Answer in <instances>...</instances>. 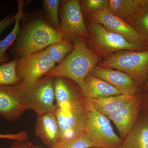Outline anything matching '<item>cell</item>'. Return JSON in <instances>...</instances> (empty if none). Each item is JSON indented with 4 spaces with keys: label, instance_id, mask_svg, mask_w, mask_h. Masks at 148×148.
Wrapping results in <instances>:
<instances>
[{
    "label": "cell",
    "instance_id": "obj_21",
    "mask_svg": "<svg viewBox=\"0 0 148 148\" xmlns=\"http://www.w3.org/2000/svg\"><path fill=\"white\" fill-rule=\"evenodd\" d=\"M73 48V43L63 39L53 43L44 50L56 64H59L66 56L71 52Z\"/></svg>",
    "mask_w": 148,
    "mask_h": 148
},
{
    "label": "cell",
    "instance_id": "obj_27",
    "mask_svg": "<svg viewBox=\"0 0 148 148\" xmlns=\"http://www.w3.org/2000/svg\"><path fill=\"white\" fill-rule=\"evenodd\" d=\"M0 139H8L12 140H28V133L26 131H21L14 134H1Z\"/></svg>",
    "mask_w": 148,
    "mask_h": 148
},
{
    "label": "cell",
    "instance_id": "obj_10",
    "mask_svg": "<svg viewBox=\"0 0 148 148\" xmlns=\"http://www.w3.org/2000/svg\"><path fill=\"white\" fill-rule=\"evenodd\" d=\"M91 17L94 23L101 24L111 32L121 35L130 42L148 46L131 25L114 15L109 9L92 13Z\"/></svg>",
    "mask_w": 148,
    "mask_h": 148
},
{
    "label": "cell",
    "instance_id": "obj_16",
    "mask_svg": "<svg viewBox=\"0 0 148 148\" xmlns=\"http://www.w3.org/2000/svg\"><path fill=\"white\" fill-rule=\"evenodd\" d=\"M80 89L84 96L88 99H99L122 94L112 86L90 74L85 78Z\"/></svg>",
    "mask_w": 148,
    "mask_h": 148
},
{
    "label": "cell",
    "instance_id": "obj_14",
    "mask_svg": "<svg viewBox=\"0 0 148 148\" xmlns=\"http://www.w3.org/2000/svg\"><path fill=\"white\" fill-rule=\"evenodd\" d=\"M37 136L48 148H53L61 138V130L54 112L38 116L36 123Z\"/></svg>",
    "mask_w": 148,
    "mask_h": 148
},
{
    "label": "cell",
    "instance_id": "obj_31",
    "mask_svg": "<svg viewBox=\"0 0 148 148\" xmlns=\"http://www.w3.org/2000/svg\"><path fill=\"white\" fill-rule=\"evenodd\" d=\"M89 148H99L96 147H90Z\"/></svg>",
    "mask_w": 148,
    "mask_h": 148
},
{
    "label": "cell",
    "instance_id": "obj_19",
    "mask_svg": "<svg viewBox=\"0 0 148 148\" xmlns=\"http://www.w3.org/2000/svg\"><path fill=\"white\" fill-rule=\"evenodd\" d=\"M133 96L120 94L99 99H88L99 113L108 118L121 108Z\"/></svg>",
    "mask_w": 148,
    "mask_h": 148
},
{
    "label": "cell",
    "instance_id": "obj_11",
    "mask_svg": "<svg viewBox=\"0 0 148 148\" xmlns=\"http://www.w3.org/2000/svg\"><path fill=\"white\" fill-rule=\"evenodd\" d=\"M90 74L108 82L123 95L132 96L139 92V85L130 76L121 71L97 66Z\"/></svg>",
    "mask_w": 148,
    "mask_h": 148
},
{
    "label": "cell",
    "instance_id": "obj_28",
    "mask_svg": "<svg viewBox=\"0 0 148 148\" xmlns=\"http://www.w3.org/2000/svg\"><path fill=\"white\" fill-rule=\"evenodd\" d=\"M8 148H45L26 140H13V143Z\"/></svg>",
    "mask_w": 148,
    "mask_h": 148
},
{
    "label": "cell",
    "instance_id": "obj_26",
    "mask_svg": "<svg viewBox=\"0 0 148 148\" xmlns=\"http://www.w3.org/2000/svg\"><path fill=\"white\" fill-rule=\"evenodd\" d=\"M109 0H84L80 2L82 9L85 12L92 14L109 9Z\"/></svg>",
    "mask_w": 148,
    "mask_h": 148
},
{
    "label": "cell",
    "instance_id": "obj_4",
    "mask_svg": "<svg viewBox=\"0 0 148 148\" xmlns=\"http://www.w3.org/2000/svg\"><path fill=\"white\" fill-rule=\"evenodd\" d=\"M84 101L86 110L84 133L93 147L121 148L123 140L114 132L109 119L99 113L88 98L84 97Z\"/></svg>",
    "mask_w": 148,
    "mask_h": 148
},
{
    "label": "cell",
    "instance_id": "obj_12",
    "mask_svg": "<svg viewBox=\"0 0 148 148\" xmlns=\"http://www.w3.org/2000/svg\"><path fill=\"white\" fill-rule=\"evenodd\" d=\"M140 106V98L136 94L121 108L108 117L115 125L123 140L137 121Z\"/></svg>",
    "mask_w": 148,
    "mask_h": 148
},
{
    "label": "cell",
    "instance_id": "obj_17",
    "mask_svg": "<svg viewBox=\"0 0 148 148\" xmlns=\"http://www.w3.org/2000/svg\"><path fill=\"white\" fill-rule=\"evenodd\" d=\"M109 10L128 23L145 7L148 0H109Z\"/></svg>",
    "mask_w": 148,
    "mask_h": 148
},
{
    "label": "cell",
    "instance_id": "obj_23",
    "mask_svg": "<svg viewBox=\"0 0 148 148\" xmlns=\"http://www.w3.org/2000/svg\"><path fill=\"white\" fill-rule=\"evenodd\" d=\"M59 0H44L43 7L45 12L48 24L53 29L59 31L60 21L59 19Z\"/></svg>",
    "mask_w": 148,
    "mask_h": 148
},
{
    "label": "cell",
    "instance_id": "obj_24",
    "mask_svg": "<svg viewBox=\"0 0 148 148\" xmlns=\"http://www.w3.org/2000/svg\"><path fill=\"white\" fill-rule=\"evenodd\" d=\"M128 23L148 44V2L140 13Z\"/></svg>",
    "mask_w": 148,
    "mask_h": 148
},
{
    "label": "cell",
    "instance_id": "obj_1",
    "mask_svg": "<svg viewBox=\"0 0 148 148\" xmlns=\"http://www.w3.org/2000/svg\"><path fill=\"white\" fill-rule=\"evenodd\" d=\"M73 43L74 48L71 52L44 77L66 78L76 83L81 88L85 78L101 62L102 57L88 47L84 38H78Z\"/></svg>",
    "mask_w": 148,
    "mask_h": 148
},
{
    "label": "cell",
    "instance_id": "obj_8",
    "mask_svg": "<svg viewBox=\"0 0 148 148\" xmlns=\"http://www.w3.org/2000/svg\"><path fill=\"white\" fill-rule=\"evenodd\" d=\"M84 96L68 108H56L54 112L58 121L61 138H71L84 133L86 110Z\"/></svg>",
    "mask_w": 148,
    "mask_h": 148
},
{
    "label": "cell",
    "instance_id": "obj_29",
    "mask_svg": "<svg viewBox=\"0 0 148 148\" xmlns=\"http://www.w3.org/2000/svg\"><path fill=\"white\" fill-rule=\"evenodd\" d=\"M15 21V16L9 15L0 21V36Z\"/></svg>",
    "mask_w": 148,
    "mask_h": 148
},
{
    "label": "cell",
    "instance_id": "obj_22",
    "mask_svg": "<svg viewBox=\"0 0 148 148\" xmlns=\"http://www.w3.org/2000/svg\"><path fill=\"white\" fill-rule=\"evenodd\" d=\"M16 58L0 65V86H12L18 84L19 79L16 73Z\"/></svg>",
    "mask_w": 148,
    "mask_h": 148
},
{
    "label": "cell",
    "instance_id": "obj_18",
    "mask_svg": "<svg viewBox=\"0 0 148 148\" xmlns=\"http://www.w3.org/2000/svg\"><path fill=\"white\" fill-rule=\"evenodd\" d=\"M121 148H148V118L137 121Z\"/></svg>",
    "mask_w": 148,
    "mask_h": 148
},
{
    "label": "cell",
    "instance_id": "obj_9",
    "mask_svg": "<svg viewBox=\"0 0 148 148\" xmlns=\"http://www.w3.org/2000/svg\"><path fill=\"white\" fill-rule=\"evenodd\" d=\"M91 30L97 49L103 55L108 57L121 51L148 49V46L130 42L123 36L111 32L101 24L93 23L91 26Z\"/></svg>",
    "mask_w": 148,
    "mask_h": 148
},
{
    "label": "cell",
    "instance_id": "obj_13",
    "mask_svg": "<svg viewBox=\"0 0 148 148\" xmlns=\"http://www.w3.org/2000/svg\"><path fill=\"white\" fill-rule=\"evenodd\" d=\"M27 110L14 85L0 86V115L9 121L21 117Z\"/></svg>",
    "mask_w": 148,
    "mask_h": 148
},
{
    "label": "cell",
    "instance_id": "obj_6",
    "mask_svg": "<svg viewBox=\"0 0 148 148\" xmlns=\"http://www.w3.org/2000/svg\"><path fill=\"white\" fill-rule=\"evenodd\" d=\"M16 58V75L25 85L37 82L56 66L45 50Z\"/></svg>",
    "mask_w": 148,
    "mask_h": 148
},
{
    "label": "cell",
    "instance_id": "obj_15",
    "mask_svg": "<svg viewBox=\"0 0 148 148\" xmlns=\"http://www.w3.org/2000/svg\"><path fill=\"white\" fill-rule=\"evenodd\" d=\"M69 80L62 77H53L56 107L62 110L68 108L84 97L80 88L76 87Z\"/></svg>",
    "mask_w": 148,
    "mask_h": 148
},
{
    "label": "cell",
    "instance_id": "obj_20",
    "mask_svg": "<svg viewBox=\"0 0 148 148\" xmlns=\"http://www.w3.org/2000/svg\"><path fill=\"white\" fill-rule=\"evenodd\" d=\"M18 3V10L15 16L14 26L10 33L3 40H0V64L6 63L9 60V55L6 51L15 41L20 31V21L24 15L25 3L24 1L19 0Z\"/></svg>",
    "mask_w": 148,
    "mask_h": 148
},
{
    "label": "cell",
    "instance_id": "obj_25",
    "mask_svg": "<svg viewBox=\"0 0 148 148\" xmlns=\"http://www.w3.org/2000/svg\"><path fill=\"white\" fill-rule=\"evenodd\" d=\"M92 143L84 133L71 138H62L53 148H89Z\"/></svg>",
    "mask_w": 148,
    "mask_h": 148
},
{
    "label": "cell",
    "instance_id": "obj_7",
    "mask_svg": "<svg viewBox=\"0 0 148 148\" xmlns=\"http://www.w3.org/2000/svg\"><path fill=\"white\" fill-rule=\"evenodd\" d=\"M59 32L63 39L73 42L78 38H87L88 31L85 24L80 1L69 0L61 2Z\"/></svg>",
    "mask_w": 148,
    "mask_h": 148
},
{
    "label": "cell",
    "instance_id": "obj_5",
    "mask_svg": "<svg viewBox=\"0 0 148 148\" xmlns=\"http://www.w3.org/2000/svg\"><path fill=\"white\" fill-rule=\"evenodd\" d=\"M99 66L124 72L138 85L143 84L148 75V49L118 51L101 61Z\"/></svg>",
    "mask_w": 148,
    "mask_h": 148
},
{
    "label": "cell",
    "instance_id": "obj_2",
    "mask_svg": "<svg viewBox=\"0 0 148 148\" xmlns=\"http://www.w3.org/2000/svg\"><path fill=\"white\" fill-rule=\"evenodd\" d=\"M62 40L61 32L42 18H38L20 31L11 52L18 58L44 50L53 43Z\"/></svg>",
    "mask_w": 148,
    "mask_h": 148
},
{
    "label": "cell",
    "instance_id": "obj_30",
    "mask_svg": "<svg viewBox=\"0 0 148 148\" xmlns=\"http://www.w3.org/2000/svg\"><path fill=\"white\" fill-rule=\"evenodd\" d=\"M144 88H145V90H148V75L147 77L145 84V86H144Z\"/></svg>",
    "mask_w": 148,
    "mask_h": 148
},
{
    "label": "cell",
    "instance_id": "obj_3",
    "mask_svg": "<svg viewBox=\"0 0 148 148\" xmlns=\"http://www.w3.org/2000/svg\"><path fill=\"white\" fill-rule=\"evenodd\" d=\"M14 86L27 110L34 111L37 116L55 111L53 77H44L32 84L25 85L18 82Z\"/></svg>",
    "mask_w": 148,
    "mask_h": 148
}]
</instances>
